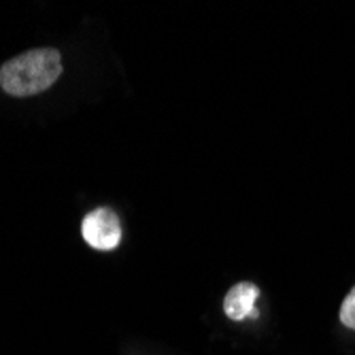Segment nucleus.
<instances>
[{
    "label": "nucleus",
    "instance_id": "1",
    "mask_svg": "<svg viewBox=\"0 0 355 355\" xmlns=\"http://www.w3.org/2000/svg\"><path fill=\"white\" fill-rule=\"evenodd\" d=\"M62 75V55L58 49L43 47L19 53L3 64L0 85L9 96L26 98L49 89Z\"/></svg>",
    "mask_w": 355,
    "mask_h": 355
},
{
    "label": "nucleus",
    "instance_id": "2",
    "mask_svg": "<svg viewBox=\"0 0 355 355\" xmlns=\"http://www.w3.org/2000/svg\"><path fill=\"white\" fill-rule=\"evenodd\" d=\"M81 234L85 243L94 249L111 251L121 241V225L119 217L111 209H94L81 221Z\"/></svg>",
    "mask_w": 355,
    "mask_h": 355
},
{
    "label": "nucleus",
    "instance_id": "3",
    "mask_svg": "<svg viewBox=\"0 0 355 355\" xmlns=\"http://www.w3.org/2000/svg\"><path fill=\"white\" fill-rule=\"evenodd\" d=\"M260 296V287L251 281L236 283L223 300V313L234 321H243L247 317H255V300Z\"/></svg>",
    "mask_w": 355,
    "mask_h": 355
},
{
    "label": "nucleus",
    "instance_id": "4",
    "mask_svg": "<svg viewBox=\"0 0 355 355\" xmlns=\"http://www.w3.org/2000/svg\"><path fill=\"white\" fill-rule=\"evenodd\" d=\"M340 321L349 330H355V287L351 289L340 306Z\"/></svg>",
    "mask_w": 355,
    "mask_h": 355
}]
</instances>
